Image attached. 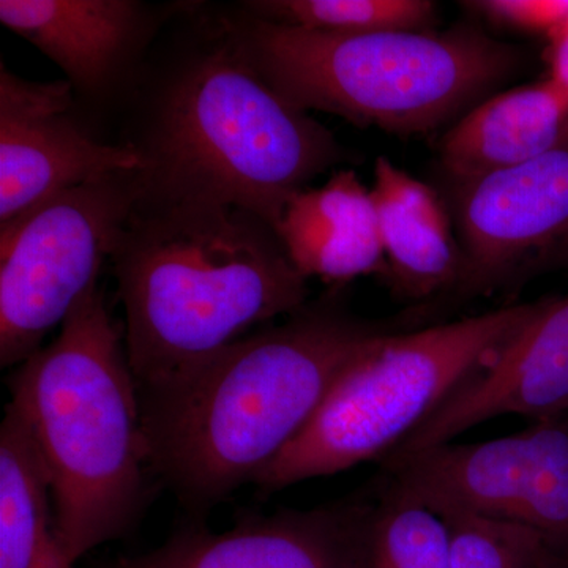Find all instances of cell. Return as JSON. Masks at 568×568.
<instances>
[{
  "mask_svg": "<svg viewBox=\"0 0 568 568\" xmlns=\"http://www.w3.org/2000/svg\"><path fill=\"white\" fill-rule=\"evenodd\" d=\"M70 81L33 82L0 71V224L65 190L148 168L136 145L93 140L69 111Z\"/></svg>",
  "mask_w": 568,
  "mask_h": 568,
  "instance_id": "30bf717a",
  "label": "cell"
},
{
  "mask_svg": "<svg viewBox=\"0 0 568 568\" xmlns=\"http://www.w3.org/2000/svg\"><path fill=\"white\" fill-rule=\"evenodd\" d=\"M384 476L435 511H466L568 538V416L484 443L452 440Z\"/></svg>",
  "mask_w": 568,
  "mask_h": 568,
  "instance_id": "ba28073f",
  "label": "cell"
},
{
  "mask_svg": "<svg viewBox=\"0 0 568 568\" xmlns=\"http://www.w3.org/2000/svg\"><path fill=\"white\" fill-rule=\"evenodd\" d=\"M148 144L152 186L245 209L274 230L295 193L346 160L334 133L283 100L224 29L168 85Z\"/></svg>",
  "mask_w": 568,
  "mask_h": 568,
  "instance_id": "5b68a950",
  "label": "cell"
},
{
  "mask_svg": "<svg viewBox=\"0 0 568 568\" xmlns=\"http://www.w3.org/2000/svg\"><path fill=\"white\" fill-rule=\"evenodd\" d=\"M568 141V97L551 80L495 93L439 141L448 181L463 182L532 162Z\"/></svg>",
  "mask_w": 568,
  "mask_h": 568,
  "instance_id": "9a60e30c",
  "label": "cell"
},
{
  "mask_svg": "<svg viewBox=\"0 0 568 568\" xmlns=\"http://www.w3.org/2000/svg\"><path fill=\"white\" fill-rule=\"evenodd\" d=\"M256 73L297 110L413 136L465 115L514 77L511 44L480 28L448 31H310L257 20L224 22Z\"/></svg>",
  "mask_w": 568,
  "mask_h": 568,
  "instance_id": "277c9868",
  "label": "cell"
},
{
  "mask_svg": "<svg viewBox=\"0 0 568 568\" xmlns=\"http://www.w3.org/2000/svg\"><path fill=\"white\" fill-rule=\"evenodd\" d=\"M140 20L130 0H0V22L89 91L110 80Z\"/></svg>",
  "mask_w": 568,
  "mask_h": 568,
  "instance_id": "2e32d148",
  "label": "cell"
},
{
  "mask_svg": "<svg viewBox=\"0 0 568 568\" xmlns=\"http://www.w3.org/2000/svg\"><path fill=\"white\" fill-rule=\"evenodd\" d=\"M537 568H568V538L545 537Z\"/></svg>",
  "mask_w": 568,
  "mask_h": 568,
  "instance_id": "603a6c76",
  "label": "cell"
},
{
  "mask_svg": "<svg viewBox=\"0 0 568 568\" xmlns=\"http://www.w3.org/2000/svg\"><path fill=\"white\" fill-rule=\"evenodd\" d=\"M366 568H452L446 521L381 481L366 532Z\"/></svg>",
  "mask_w": 568,
  "mask_h": 568,
  "instance_id": "ac0fdd59",
  "label": "cell"
},
{
  "mask_svg": "<svg viewBox=\"0 0 568 568\" xmlns=\"http://www.w3.org/2000/svg\"><path fill=\"white\" fill-rule=\"evenodd\" d=\"M544 298L384 336L336 379L320 409L256 480L265 495L383 462L532 320Z\"/></svg>",
  "mask_w": 568,
  "mask_h": 568,
  "instance_id": "8992f818",
  "label": "cell"
},
{
  "mask_svg": "<svg viewBox=\"0 0 568 568\" xmlns=\"http://www.w3.org/2000/svg\"><path fill=\"white\" fill-rule=\"evenodd\" d=\"M245 9L257 20L342 33L433 31L437 21L429 0H256Z\"/></svg>",
  "mask_w": 568,
  "mask_h": 568,
  "instance_id": "d6986e66",
  "label": "cell"
},
{
  "mask_svg": "<svg viewBox=\"0 0 568 568\" xmlns=\"http://www.w3.org/2000/svg\"><path fill=\"white\" fill-rule=\"evenodd\" d=\"M275 233L306 280L343 286L358 276L387 274L372 190L354 171H338L320 189L295 193Z\"/></svg>",
  "mask_w": 568,
  "mask_h": 568,
  "instance_id": "4fadbf2b",
  "label": "cell"
},
{
  "mask_svg": "<svg viewBox=\"0 0 568 568\" xmlns=\"http://www.w3.org/2000/svg\"><path fill=\"white\" fill-rule=\"evenodd\" d=\"M373 183L390 290L413 302L454 294L463 252L446 200L387 156L376 160Z\"/></svg>",
  "mask_w": 568,
  "mask_h": 568,
  "instance_id": "5bb4252c",
  "label": "cell"
},
{
  "mask_svg": "<svg viewBox=\"0 0 568 568\" xmlns=\"http://www.w3.org/2000/svg\"><path fill=\"white\" fill-rule=\"evenodd\" d=\"M568 416V294L540 310L476 375L381 462L390 469L496 417Z\"/></svg>",
  "mask_w": 568,
  "mask_h": 568,
  "instance_id": "8fae6325",
  "label": "cell"
},
{
  "mask_svg": "<svg viewBox=\"0 0 568 568\" xmlns=\"http://www.w3.org/2000/svg\"><path fill=\"white\" fill-rule=\"evenodd\" d=\"M410 325L354 315L332 290L203 364L138 387L153 476L205 517L301 435L346 368Z\"/></svg>",
  "mask_w": 568,
  "mask_h": 568,
  "instance_id": "6da1fadb",
  "label": "cell"
},
{
  "mask_svg": "<svg viewBox=\"0 0 568 568\" xmlns=\"http://www.w3.org/2000/svg\"><path fill=\"white\" fill-rule=\"evenodd\" d=\"M373 497L242 519L226 532L194 523L104 568H366Z\"/></svg>",
  "mask_w": 568,
  "mask_h": 568,
  "instance_id": "7c38bea8",
  "label": "cell"
},
{
  "mask_svg": "<svg viewBox=\"0 0 568 568\" xmlns=\"http://www.w3.org/2000/svg\"><path fill=\"white\" fill-rule=\"evenodd\" d=\"M447 205L463 252L457 301L514 293L568 267V141L532 162L452 182Z\"/></svg>",
  "mask_w": 568,
  "mask_h": 568,
  "instance_id": "9c48e42d",
  "label": "cell"
},
{
  "mask_svg": "<svg viewBox=\"0 0 568 568\" xmlns=\"http://www.w3.org/2000/svg\"><path fill=\"white\" fill-rule=\"evenodd\" d=\"M549 80L568 97V22L547 37Z\"/></svg>",
  "mask_w": 568,
  "mask_h": 568,
  "instance_id": "7402d4cb",
  "label": "cell"
},
{
  "mask_svg": "<svg viewBox=\"0 0 568 568\" xmlns=\"http://www.w3.org/2000/svg\"><path fill=\"white\" fill-rule=\"evenodd\" d=\"M0 568H74L59 538L47 467L11 405L0 425Z\"/></svg>",
  "mask_w": 568,
  "mask_h": 568,
  "instance_id": "e0dca14e",
  "label": "cell"
},
{
  "mask_svg": "<svg viewBox=\"0 0 568 568\" xmlns=\"http://www.w3.org/2000/svg\"><path fill=\"white\" fill-rule=\"evenodd\" d=\"M125 332L92 287L50 345L11 373V402L50 477L55 525L78 560L118 540L151 499V459Z\"/></svg>",
  "mask_w": 568,
  "mask_h": 568,
  "instance_id": "3957f363",
  "label": "cell"
},
{
  "mask_svg": "<svg viewBox=\"0 0 568 568\" xmlns=\"http://www.w3.org/2000/svg\"><path fill=\"white\" fill-rule=\"evenodd\" d=\"M138 387L203 364L301 310L308 280L274 227L235 205L144 189L111 254Z\"/></svg>",
  "mask_w": 568,
  "mask_h": 568,
  "instance_id": "7a4b0ae2",
  "label": "cell"
},
{
  "mask_svg": "<svg viewBox=\"0 0 568 568\" xmlns=\"http://www.w3.org/2000/svg\"><path fill=\"white\" fill-rule=\"evenodd\" d=\"M436 514L450 536L452 568H537L545 536L536 529L466 511Z\"/></svg>",
  "mask_w": 568,
  "mask_h": 568,
  "instance_id": "ffe728a7",
  "label": "cell"
},
{
  "mask_svg": "<svg viewBox=\"0 0 568 568\" xmlns=\"http://www.w3.org/2000/svg\"><path fill=\"white\" fill-rule=\"evenodd\" d=\"M142 189L144 171L111 174L0 224L2 368L43 347L44 336L97 286Z\"/></svg>",
  "mask_w": 568,
  "mask_h": 568,
  "instance_id": "52a82bcc",
  "label": "cell"
},
{
  "mask_svg": "<svg viewBox=\"0 0 568 568\" xmlns=\"http://www.w3.org/2000/svg\"><path fill=\"white\" fill-rule=\"evenodd\" d=\"M463 6L511 31L549 37L568 22V0H477Z\"/></svg>",
  "mask_w": 568,
  "mask_h": 568,
  "instance_id": "44dd1931",
  "label": "cell"
}]
</instances>
